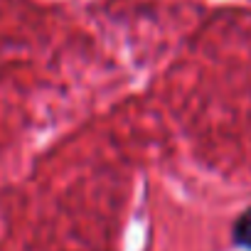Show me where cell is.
Instances as JSON below:
<instances>
[{"mask_svg":"<svg viewBox=\"0 0 251 251\" xmlns=\"http://www.w3.org/2000/svg\"><path fill=\"white\" fill-rule=\"evenodd\" d=\"M231 236H234V244H236V246L251 251V207L239 214V219L234 222Z\"/></svg>","mask_w":251,"mask_h":251,"instance_id":"obj_1","label":"cell"}]
</instances>
